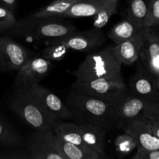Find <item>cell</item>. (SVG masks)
Wrapping results in <instances>:
<instances>
[{"instance_id":"cell-13","label":"cell","mask_w":159,"mask_h":159,"mask_svg":"<svg viewBox=\"0 0 159 159\" xmlns=\"http://www.w3.org/2000/svg\"><path fill=\"white\" fill-rule=\"evenodd\" d=\"M144 41L140 52L144 69L152 76L159 75V34L154 28L143 27Z\"/></svg>"},{"instance_id":"cell-20","label":"cell","mask_w":159,"mask_h":159,"mask_svg":"<svg viewBox=\"0 0 159 159\" xmlns=\"http://www.w3.org/2000/svg\"><path fill=\"white\" fill-rule=\"evenodd\" d=\"M142 28L127 18L114 25L109 32L108 37L114 44H118L133 37Z\"/></svg>"},{"instance_id":"cell-26","label":"cell","mask_w":159,"mask_h":159,"mask_svg":"<svg viewBox=\"0 0 159 159\" xmlns=\"http://www.w3.org/2000/svg\"><path fill=\"white\" fill-rule=\"evenodd\" d=\"M45 46L46 47L42 51V56L51 61H60L69 51L65 45L61 43H54Z\"/></svg>"},{"instance_id":"cell-17","label":"cell","mask_w":159,"mask_h":159,"mask_svg":"<svg viewBox=\"0 0 159 159\" xmlns=\"http://www.w3.org/2000/svg\"><path fill=\"white\" fill-rule=\"evenodd\" d=\"M119 0H79L66 11L61 18L94 16L101 9Z\"/></svg>"},{"instance_id":"cell-27","label":"cell","mask_w":159,"mask_h":159,"mask_svg":"<svg viewBox=\"0 0 159 159\" xmlns=\"http://www.w3.org/2000/svg\"><path fill=\"white\" fill-rule=\"evenodd\" d=\"M17 22L13 11L0 5V33L8 32Z\"/></svg>"},{"instance_id":"cell-24","label":"cell","mask_w":159,"mask_h":159,"mask_svg":"<svg viewBox=\"0 0 159 159\" xmlns=\"http://www.w3.org/2000/svg\"><path fill=\"white\" fill-rule=\"evenodd\" d=\"M114 147L118 156L124 158L137 148V143L131 135L124 131V133L119 134L115 138Z\"/></svg>"},{"instance_id":"cell-15","label":"cell","mask_w":159,"mask_h":159,"mask_svg":"<svg viewBox=\"0 0 159 159\" xmlns=\"http://www.w3.org/2000/svg\"><path fill=\"white\" fill-rule=\"evenodd\" d=\"M143 41L144 34L142 28L131 38L113 45L115 54L122 65H131L139 60Z\"/></svg>"},{"instance_id":"cell-7","label":"cell","mask_w":159,"mask_h":159,"mask_svg":"<svg viewBox=\"0 0 159 159\" xmlns=\"http://www.w3.org/2000/svg\"><path fill=\"white\" fill-rule=\"evenodd\" d=\"M106 42V37L101 30L94 28L85 31L76 30L67 35L55 38L47 39L45 45L61 43L68 50L89 53L96 51Z\"/></svg>"},{"instance_id":"cell-14","label":"cell","mask_w":159,"mask_h":159,"mask_svg":"<svg viewBox=\"0 0 159 159\" xmlns=\"http://www.w3.org/2000/svg\"><path fill=\"white\" fill-rule=\"evenodd\" d=\"M129 91L136 96L159 102V89L154 78L147 71H137L129 82Z\"/></svg>"},{"instance_id":"cell-4","label":"cell","mask_w":159,"mask_h":159,"mask_svg":"<svg viewBox=\"0 0 159 159\" xmlns=\"http://www.w3.org/2000/svg\"><path fill=\"white\" fill-rule=\"evenodd\" d=\"M77 30L75 26L63 18H35L27 16L11 28L8 34L18 37L43 40L63 37Z\"/></svg>"},{"instance_id":"cell-32","label":"cell","mask_w":159,"mask_h":159,"mask_svg":"<svg viewBox=\"0 0 159 159\" xmlns=\"http://www.w3.org/2000/svg\"><path fill=\"white\" fill-rule=\"evenodd\" d=\"M149 120L151 121V124H152L154 134H155V136H157L159 138V116L154 118V119Z\"/></svg>"},{"instance_id":"cell-10","label":"cell","mask_w":159,"mask_h":159,"mask_svg":"<svg viewBox=\"0 0 159 159\" xmlns=\"http://www.w3.org/2000/svg\"><path fill=\"white\" fill-rule=\"evenodd\" d=\"M51 68V61L43 56H31L16 71L14 87L30 89L46 77Z\"/></svg>"},{"instance_id":"cell-16","label":"cell","mask_w":159,"mask_h":159,"mask_svg":"<svg viewBox=\"0 0 159 159\" xmlns=\"http://www.w3.org/2000/svg\"><path fill=\"white\" fill-rule=\"evenodd\" d=\"M79 125L84 142L98 154L100 159L108 158L105 153L107 130L89 124H79Z\"/></svg>"},{"instance_id":"cell-22","label":"cell","mask_w":159,"mask_h":159,"mask_svg":"<svg viewBox=\"0 0 159 159\" xmlns=\"http://www.w3.org/2000/svg\"><path fill=\"white\" fill-rule=\"evenodd\" d=\"M150 0H128L127 18L141 27H144Z\"/></svg>"},{"instance_id":"cell-33","label":"cell","mask_w":159,"mask_h":159,"mask_svg":"<svg viewBox=\"0 0 159 159\" xmlns=\"http://www.w3.org/2000/svg\"><path fill=\"white\" fill-rule=\"evenodd\" d=\"M153 78H154V80H155V83H156L157 86H158V89H159V75L153 76Z\"/></svg>"},{"instance_id":"cell-3","label":"cell","mask_w":159,"mask_h":159,"mask_svg":"<svg viewBox=\"0 0 159 159\" xmlns=\"http://www.w3.org/2000/svg\"><path fill=\"white\" fill-rule=\"evenodd\" d=\"M8 106L23 123L34 130L54 129L61 121L45 113L31 93L30 89L14 87L8 99Z\"/></svg>"},{"instance_id":"cell-30","label":"cell","mask_w":159,"mask_h":159,"mask_svg":"<svg viewBox=\"0 0 159 159\" xmlns=\"http://www.w3.org/2000/svg\"><path fill=\"white\" fill-rule=\"evenodd\" d=\"M133 159H159V149L157 150H145L137 148Z\"/></svg>"},{"instance_id":"cell-25","label":"cell","mask_w":159,"mask_h":159,"mask_svg":"<svg viewBox=\"0 0 159 159\" xmlns=\"http://www.w3.org/2000/svg\"><path fill=\"white\" fill-rule=\"evenodd\" d=\"M118 1L113 2L101 9L93 16V28L96 30H102L108 23L111 17L117 12Z\"/></svg>"},{"instance_id":"cell-9","label":"cell","mask_w":159,"mask_h":159,"mask_svg":"<svg viewBox=\"0 0 159 159\" xmlns=\"http://www.w3.org/2000/svg\"><path fill=\"white\" fill-rule=\"evenodd\" d=\"M32 56L30 51L9 37H0V72L17 71Z\"/></svg>"},{"instance_id":"cell-12","label":"cell","mask_w":159,"mask_h":159,"mask_svg":"<svg viewBox=\"0 0 159 159\" xmlns=\"http://www.w3.org/2000/svg\"><path fill=\"white\" fill-rule=\"evenodd\" d=\"M121 129L134 138L137 148L145 150L159 149V138L154 134L151 121L147 118L134 120L125 124Z\"/></svg>"},{"instance_id":"cell-19","label":"cell","mask_w":159,"mask_h":159,"mask_svg":"<svg viewBox=\"0 0 159 159\" xmlns=\"http://www.w3.org/2000/svg\"><path fill=\"white\" fill-rule=\"evenodd\" d=\"M54 145L64 159H100L94 152L85 151L71 143L67 142L54 133Z\"/></svg>"},{"instance_id":"cell-11","label":"cell","mask_w":159,"mask_h":159,"mask_svg":"<svg viewBox=\"0 0 159 159\" xmlns=\"http://www.w3.org/2000/svg\"><path fill=\"white\" fill-rule=\"evenodd\" d=\"M30 92L39 105L48 115L57 120H72V116L66 104L51 90L40 84H35L30 87Z\"/></svg>"},{"instance_id":"cell-31","label":"cell","mask_w":159,"mask_h":159,"mask_svg":"<svg viewBox=\"0 0 159 159\" xmlns=\"http://www.w3.org/2000/svg\"><path fill=\"white\" fill-rule=\"evenodd\" d=\"M0 5L15 12L16 0H0Z\"/></svg>"},{"instance_id":"cell-18","label":"cell","mask_w":159,"mask_h":159,"mask_svg":"<svg viewBox=\"0 0 159 159\" xmlns=\"http://www.w3.org/2000/svg\"><path fill=\"white\" fill-rule=\"evenodd\" d=\"M54 131L59 138L67 142L71 143L85 151L96 152L84 142L82 133H81L80 126L76 122H65L64 120L59 121L54 127Z\"/></svg>"},{"instance_id":"cell-6","label":"cell","mask_w":159,"mask_h":159,"mask_svg":"<svg viewBox=\"0 0 159 159\" xmlns=\"http://www.w3.org/2000/svg\"><path fill=\"white\" fill-rule=\"evenodd\" d=\"M71 89L95 96L114 107L127 93L129 89L123 78H101L87 82L75 81Z\"/></svg>"},{"instance_id":"cell-23","label":"cell","mask_w":159,"mask_h":159,"mask_svg":"<svg viewBox=\"0 0 159 159\" xmlns=\"http://www.w3.org/2000/svg\"><path fill=\"white\" fill-rule=\"evenodd\" d=\"M23 141L18 132L0 116V146L13 148L21 145Z\"/></svg>"},{"instance_id":"cell-8","label":"cell","mask_w":159,"mask_h":159,"mask_svg":"<svg viewBox=\"0 0 159 159\" xmlns=\"http://www.w3.org/2000/svg\"><path fill=\"white\" fill-rule=\"evenodd\" d=\"M54 138V129L34 130L26 144L30 159H64L56 149Z\"/></svg>"},{"instance_id":"cell-28","label":"cell","mask_w":159,"mask_h":159,"mask_svg":"<svg viewBox=\"0 0 159 159\" xmlns=\"http://www.w3.org/2000/svg\"><path fill=\"white\" fill-rule=\"evenodd\" d=\"M159 26V0H150L144 27L155 28Z\"/></svg>"},{"instance_id":"cell-21","label":"cell","mask_w":159,"mask_h":159,"mask_svg":"<svg viewBox=\"0 0 159 159\" xmlns=\"http://www.w3.org/2000/svg\"><path fill=\"white\" fill-rule=\"evenodd\" d=\"M79 0H53L51 2L36 11L30 16L35 18H61V16Z\"/></svg>"},{"instance_id":"cell-2","label":"cell","mask_w":159,"mask_h":159,"mask_svg":"<svg viewBox=\"0 0 159 159\" xmlns=\"http://www.w3.org/2000/svg\"><path fill=\"white\" fill-rule=\"evenodd\" d=\"M122 63L115 54L113 46L89 52L71 74L75 81L87 82L101 78H123Z\"/></svg>"},{"instance_id":"cell-29","label":"cell","mask_w":159,"mask_h":159,"mask_svg":"<svg viewBox=\"0 0 159 159\" xmlns=\"http://www.w3.org/2000/svg\"><path fill=\"white\" fill-rule=\"evenodd\" d=\"M0 159H30L27 152H23L20 149H13L0 152Z\"/></svg>"},{"instance_id":"cell-5","label":"cell","mask_w":159,"mask_h":159,"mask_svg":"<svg viewBox=\"0 0 159 159\" xmlns=\"http://www.w3.org/2000/svg\"><path fill=\"white\" fill-rule=\"evenodd\" d=\"M116 128L138 118L154 119L159 116V102L149 101L132 94L130 91L114 106Z\"/></svg>"},{"instance_id":"cell-1","label":"cell","mask_w":159,"mask_h":159,"mask_svg":"<svg viewBox=\"0 0 159 159\" xmlns=\"http://www.w3.org/2000/svg\"><path fill=\"white\" fill-rule=\"evenodd\" d=\"M65 104L74 122L99 126L107 131L116 127L114 107L106 101L71 89Z\"/></svg>"}]
</instances>
